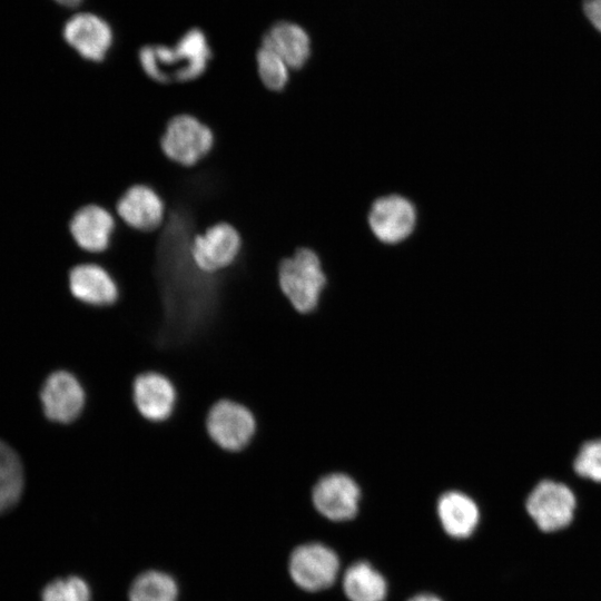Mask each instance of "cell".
I'll list each match as a JSON object with an SVG mask.
<instances>
[{"instance_id":"cell-4","label":"cell","mask_w":601,"mask_h":601,"mask_svg":"<svg viewBox=\"0 0 601 601\" xmlns=\"http://www.w3.org/2000/svg\"><path fill=\"white\" fill-rule=\"evenodd\" d=\"M205 428L208 437L220 450L239 453L247 449L257 433V420L246 405L221 398L207 412Z\"/></svg>"},{"instance_id":"cell-3","label":"cell","mask_w":601,"mask_h":601,"mask_svg":"<svg viewBox=\"0 0 601 601\" xmlns=\"http://www.w3.org/2000/svg\"><path fill=\"white\" fill-rule=\"evenodd\" d=\"M215 146L210 127L189 114L174 116L160 138L162 154L171 162L191 168L205 160Z\"/></svg>"},{"instance_id":"cell-20","label":"cell","mask_w":601,"mask_h":601,"mask_svg":"<svg viewBox=\"0 0 601 601\" xmlns=\"http://www.w3.org/2000/svg\"><path fill=\"white\" fill-rule=\"evenodd\" d=\"M128 598L129 601H177L178 587L169 574L150 570L132 581Z\"/></svg>"},{"instance_id":"cell-16","label":"cell","mask_w":601,"mask_h":601,"mask_svg":"<svg viewBox=\"0 0 601 601\" xmlns=\"http://www.w3.org/2000/svg\"><path fill=\"white\" fill-rule=\"evenodd\" d=\"M260 45L275 51L292 72L305 68L312 57V39L300 24L289 20L272 23L260 37Z\"/></svg>"},{"instance_id":"cell-23","label":"cell","mask_w":601,"mask_h":601,"mask_svg":"<svg viewBox=\"0 0 601 601\" xmlns=\"http://www.w3.org/2000/svg\"><path fill=\"white\" fill-rule=\"evenodd\" d=\"M573 470L582 479L601 483V439L582 444L573 461Z\"/></svg>"},{"instance_id":"cell-18","label":"cell","mask_w":601,"mask_h":601,"mask_svg":"<svg viewBox=\"0 0 601 601\" xmlns=\"http://www.w3.org/2000/svg\"><path fill=\"white\" fill-rule=\"evenodd\" d=\"M343 589L349 601H384L387 583L370 563H353L344 574Z\"/></svg>"},{"instance_id":"cell-21","label":"cell","mask_w":601,"mask_h":601,"mask_svg":"<svg viewBox=\"0 0 601 601\" xmlns=\"http://www.w3.org/2000/svg\"><path fill=\"white\" fill-rule=\"evenodd\" d=\"M255 68L259 82L269 92H284L292 79L287 63L272 49L259 45L255 52Z\"/></svg>"},{"instance_id":"cell-19","label":"cell","mask_w":601,"mask_h":601,"mask_svg":"<svg viewBox=\"0 0 601 601\" xmlns=\"http://www.w3.org/2000/svg\"><path fill=\"white\" fill-rule=\"evenodd\" d=\"M24 486L23 466L17 452L0 440V514L20 500Z\"/></svg>"},{"instance_id":"cell-7","label":"cell","mask_w":601,"mask_h":601,"mask_svg":"<svg viewBox=\"0 0 601 601\" xmlns=\"http://www.w3.org/2000/svg\"><path fill=\"white\" fill-rule=\"evenodd\" d=\"M289 574L297 587L316 592L329 588L339 571L337 554L321 543L297 546L289 558Z\"/></svg>"},{"instance_id":"cell-14","label":"cell","mask_w":601,"mask_h":601,"mask_svg":"<svg viewBox=\"0 0 601 601\" xmlns=\"http://www.w3.org/2000/svg\"><path fill=\"white\" fill-rule=\"evenodd\" d=\"M62 35L66 42L82 59L96 63L106 60L114 40L110 26L102 18L89 12L72 16L66 21Z\"/></svg>"},{"instance_id":"cell-9","label":"cell","mask_w":601,"mask_h":601,"mask_svg":"<svg viewBox=\"0 0 601 601\" xmlns=\"http://www.w3.org/2000/svg\"><path fill=\"white\" fill-rule=\"evenodd\" d=\"M118 225L115 214L98 204L79 207L68 221V231L75 245L91 260L106 253Z\"/></svg>"},{"instance_id":"cell-11","label":"cell","mask_w":601,"mask_h":601,"mask_svg":"<svg viewBox=\"0 0 601 601\" xmlns=\"http://www.w3.org/2000/svg\"><path fill=\"white\" fill-rule=\"evenodd\" d=\"M67 279L71 296L86 306L106 308L119 300L120 288L116 278L98 262L75 264Z\"/></svg>"},{"instance_id":"cell-8","label":"cell","mask_w":601,"mask_h":601,"mask_svg":"<svg viewBox=\"0 0 601 601\" xmlns=\"http://www.w3.org/2000/svg\"><path fill=\"white\" fill-rule=\"evenodd\" d=\"M40 401L48 420L60 424H71L83 413L87 392L75 374L58 370L43 382Z\"/></svg>"},{"instance_id":"cell-25","label":"cell","mask_w":601,"mask_h":601,"mask_svg":"<svg viewBox=\"0 0 601 601\" xmlns=\"http://www.w3.org/2000/svg\"><path fill=\"white\" fill-rule=\"evenodd\" d=\"M408 601H442V600L440 598H437L436 595H433V594H430V593H421V594H417V595L413 597Z\"/></svg>"},{"instance_id":"cell-2","label":"cell","mask_w":601,"mask_h":601,"mask_svg":"<svg viewBox=\"0 0 601 601\" xmlns=\"http://www.w3.org/2000/svg\"><path fill=\"white\" fill-rule=\"evenodd\" d=\"M277 284L292 307L302 314L314 311L326 284L318 255L299 247L277 264Z\"/></svg>"},{"instance_id":"cell-13","label":"cell","mask_w":601,"mask_h":601,"mask_svg":"<svg viewBox=\"0 0 601 601\" xmlns=\"http://www.w3.org/2000/svg\"><path fill=\"white\" fill-rule=\"evenodd\" d=\"M417 214L413 203L401 195L377 198L368 213L373 235L383 244L395 245L412 235Z\"/></svg>"},{"instance_id":"cell-1","label":"cell","mask_w":601,"mask_h":601,"mask_svg":"<svg viewBox=\"0 0 601 601\" xmlns=\"http://www.w3.org/2000/svg\"><path fill=\"white\" fill-rule=\"evenodd\" d=\"M213 59L205 33L190 29L173 46L147 45L138 51V63L159 85L187 83L203 77Z\"/></svg>"},{"instance_id":"cell-17","label":"cell","mask_w":601,"mask_h":601,"mask_svg":"<svg viewBox=\"0 0 601 601\" xmlns=\"http://www.w3.org/2000/svg\"><path fill=\"white\" fill-rule=\"evenodd\" d=\"M437 515L444 531L455 539L472 535L480 521L477 504L459 491H450L440 496Z\"/></svg>"},{"instance_id":"cell-22","label":"cell","mask_w":601,"mask_h":601,"mask_svg":"<svg viewBox=\"0 0 601 601\" xmlns=\"http://www.w3.org/2000/svg\"><path fill=\"white\" fill-rule=\"evenodd\" d=\"M90 589L85 580L70 575L49 582L42 590V601H90Z\"/></svg>"},{"instance_id":"cell-5","label":"cell","mask_w":601,"mask_h":601,"mask_svg":"<svg viewBox=\"0 0 601 601\" xmlns=\"http://www.w3.org/2000/svg\"><path fill=\"white\" fill-rule=\"evenodd\" d=\"M243 249L238 229L227 221H219L195 234L188 246L194 266L207 275H217L236 264Z\"/></svg>"},{"instance_id":"cell-10","label":"cell","mask_w":601,"mask_h":601,"mask_svg":"<svg viewBox=\"0 0 601 601\" xmlns=\"http://www.w3.org/2000/svg\"><path fill=\"white\" fill-rule=\"evenodd\" d=\"M114 214L127 227L150 234L165 225L167 207L160 194L151 186L135 184L120 196Z\"/></svg>"},{"instance_id":"cell-15","label":"cell","mask_w":601,"mask_h":601,"mask_svg":"<svg viewBox=\"0 0 601 601\" xmlns=\"http://www.w3.org/2000/svg\"><path fill=\"white\" fill-rule=\"evenodd\" d=\"M359 497L357 483L343 473L323 476L312 492L315 509L332 521L353 519L358 511Z\"/></svg>"},{"instance_id":"cell-12","label":"cell","mask_w":601,"mask_h":601,"mask_svg":"<svg viewBox=\"0 0 601 601\" xmlns=\"http://www.w3.org/2000/svg\"><path fill=\"white\" fill-rule=\"evenodd\" d=\"M131 397L137 412L144 420L150 423H164L175 413L178 392L167 375L147 371L134 378Z\"/></svg>"},{"instance_id":"cell-26","label":"cell","mask_w":601,"mask_h":601,"mask_svg":"<svg viewBox=\"0 0 601 601\" xmlns=\"http://www.w3.org/2000/svg\"><path fill=\"white\" fill-rule=\"evenodd\" d=\"M55 1L62 6L73 8L78 6L82 0H55Z\"/></svg>"},{"instance_id":"cell-6","label":"cell","mask_w":601,"mask_h":601,"mask_svg":"<svg viewBox=\"0 0 601 601\" xmlns=\"http://www.w3.org/2000/svg\"><path fill=\"white\" fill-rule=\"evenodd\" d=\"M577 504V496L570 486L544 479L528 494L525 512L541 532L555 533L572 524Z\"/></svg>"},{"instance_id":"cell-24","label":"cell","mask_w":601,"mask_h":601,"mask_svg":"<svg viewBox=\"0 0 601 601\" xmlns=\"http://www.w3.org/2000/svg\"><path fill=\"white\" fill-rule=\"evenodd\" d=\"M583 11L591 24L601 32V0H584Z\"/></svg>"}]
</instances>
